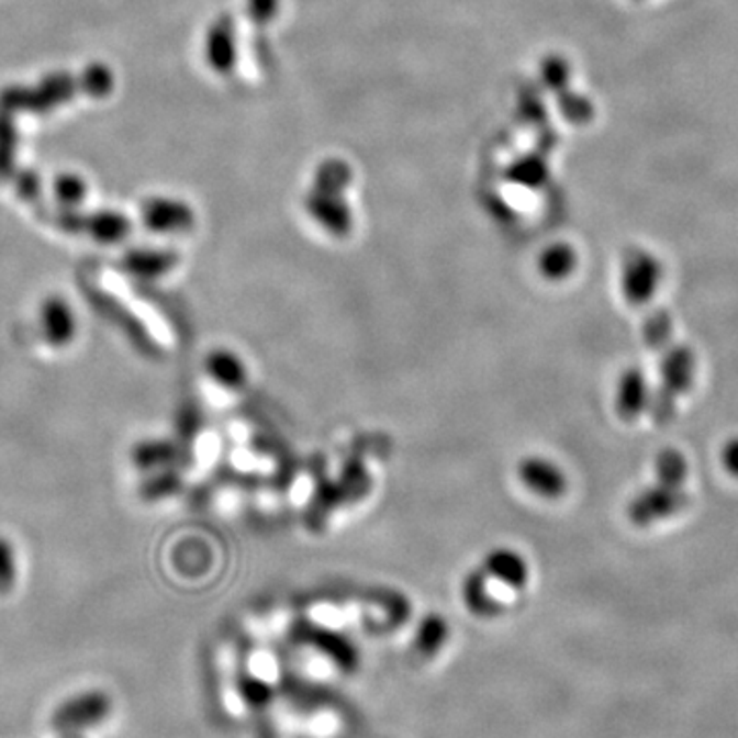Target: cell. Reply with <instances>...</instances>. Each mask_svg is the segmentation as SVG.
<instances>
[{
  "label": "cell",
  "mask_w": 738,
  "mask_h": 738,
  "mask_svg": "<svg viewBox=\"0 0 738 738\" xmlns=\"http://www.w3.org/2000/svg\"><path fill=\"white\" fill-rule=\"evenodd\" d=\"M480 572L484 574L492 595L499 601L507 600L513 593H517L529 579L525 558L511 548H496L489 552Z\"/></svg>",
  "instance_id": "obj_1"
},
{
  "label": "cell",
  "mask_w": 738,
  "mask_h": 738,
  "mask_svg": "<svg viewBox=\"0 0 738 738\" xmlns=\"http://www.w3.org/2000/svg\"><path fill=\"white\" fill-rule=\"evenodd\" d=\"M111 712V700L108 693L87 692L75 695L64 702L52 716L54 728L64 733H75L82 728H91L103 723Z\"/></svg>",
  "instance_id": "obj_2"
},
{
  "label": "cell",
  "mask_w": 738,
  "mask_h": 738,
  "mask_svg": "<svg viewBox=\"0 0 738 738\" xmlns=\"http://www.w3.org/2000/svg\"><path fill=\"white\" fill-rule=\"evenodd\" d=\"M517 478L527 491L548 501L562 496L567 491L564 472L548 458L539 456L522 458L517 463Z\"/></svg>",
  "instance_id": "obj_3"
},
{
  "label": "cell",
  "mask_w": 738,
  "mask_h": 738,
  "mask_svg": "<svg viewBox=\"0 0 738 738\" xmlns=\"http://www.w3.org/2000/svg\"><path fill=\"white\" fill-rule=\"evenodd\" d=\"M40 324L47 345L52 347H66L77 337L75 310L60 295H49L44 302L40 312Z\"/></svg>",
  "instance_id": "obj_4"
},
{
  "label": "cell",
  "mask_w": 738,
  "mask_h": 738,
  "mask_svg": "<svg viewBox=\"0 0 738 738\" xmlns=\"http://www.w3.org/2000/svg\"><path fill=\"white\" fill-rule=\"evenodd\" d=\"M205 371L210 380L228 390H238L246 384V366L243 359L228 349H215L205 357Z\"/></svg>",
  "instance_id": "obj_5"
},
{
  "label": "cell",
  "mask_w": 738,
  "mask_h": 738,
  "mask_svg": "<svg viewBox=\"0 0 738 738\" xmlns=\"http://www.w3.org/2000/svg\"><path fill=\"white\" fill-rule=\"evenodd\" d=\"M655 277H659L657 262L646 255L636 257L626 269V293H628V298L636 300V302H645L648 293L657 283Z\"/></svg>",
  "instance_id": "obj_6"
},
{
  "label": "cell",
  "mask_w": 738,
  "mask_h": 738,
  "mask_svg": "<svg viewBox=\"0 0 738 738\" xmlns=\"http://www.w3.org/2000/svg\"><path fill=\"white\" fill-rule=\"evenodd\" d=\"M146 224L156 232H179L191 224V214L179 203L158 201L146 210Z\"/></svg>",
  "instance_id": "obj_7"
},
{
  "label": "cell",
  "mask_w": 738,
  "mask_h": 738,
  "mask_svg": "<svg viewBox=\"0 0 738 738\" xmlns=\"http://www.w3.org/2000/svg\"><path fill=\"white\" fill-rule=\"evenodd\" d=\"M175 265V257L169 253H134L127 257V269L142 277H158L167 273Z\"/></svg>",
  "instance_id": "obj_8"
},
{
  "label": "cell",
  "mask_w": 738,
  "mask_h": 738,
  "mask_svg": "<svg viewBox=\"0 0 738 738\" xmlns=\"http://www.w3.org/2000/svg\"><path fill=\"white\" fill-rule=\"evenodd\" d=\"M574 269V253L569 246L556 245L539 257V271L548 279L569 276Z\"/></svg>",
  "instance_id": "obj_9"
},
{
  "label": "cell",
  "mask_w": 738,
  "mask_h": 738,
  "mask_svg": "<svg viewBox=\"0 0 738 738\" xmlns=\"http://www.w3.org/2000/svg\"><path fill=\"white\" fill-rule=\"evenodd\" d=\"M132 458L134 463L144 470L158 468L172 460V446L167 441H142L139 446L134 447Z\"/></svg>",
  "instance_id": "obj_10"
},
{
  "label": "cell",
  "mask_w": 738,
  "mask_h": 738,
  "mask_svg": "<svg viewBox=\"0 0 738 738\" xmlns=\"http://www.w3.org/2000/svg\"><path fill=\"white\" fill-rule=\"evenodd\" d=\"M89 231L92 232L94 238L103 243H118L127 234V222L122 215L101 214L92 217Z\"/></svg>",
  "instance_id": "obj_11"
},
{
  "label": "cell",
  "mask_w": 738,
  "mask_h": 738,
  "mask_svg": "<svg viewBox=\"0 0 738 738\" xmlns=\"http://www.w3.org/2000/svg\"><path fill=\"white\" fill-rule=\"evenodd\" d=\"M16 579L15 548L7 538L0 536V595L13 589Z\"/></svg>",
  "instance_id": "obj_12"
},
{
  "label": "cell",
  "mask_w": 738,
  "mask_h": 738,
  "mask_svg": "<svg viewBox=\"0 0 738 738\" xmlns=\"http://www.w3.org/2000/svg\"><path fill=\"white\" fill-rule=\"evenodd\" d=\"M175 491V477L165 472V474H156V477L148 478L142 487V492L144 496L148 499H158L163 494H169V492Z\"/></svg>",
  "instance_id": "obj_13"
},
{
  "label": "cell",
  "mask_w": 738,
  "mask_h": 738,
  "mask_svg": "<svg viewBox=\"0 0 738 738\" xmlns=\"http://www.w3.org/2000/svg\"><path fill=\"white\" fill-rule=\"evenodd\" d=\"M58 193H60V200L77 203L85 193V187L75 179H62L60 185H58Z\"/></svg>",
  "instance_id": "obj_14"
}]
</instances>
